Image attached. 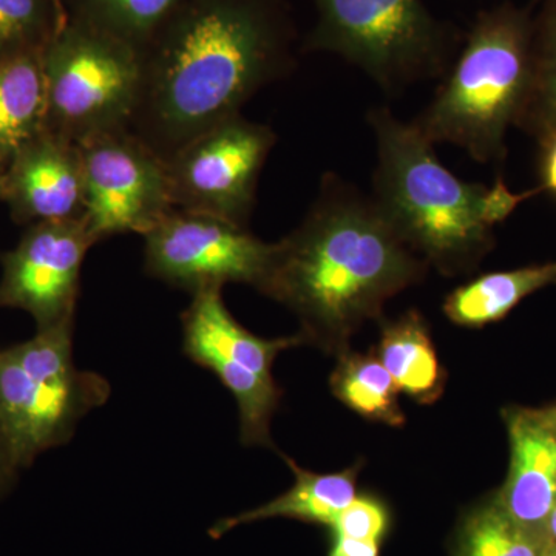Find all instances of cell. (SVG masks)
<instances>
[{
	"instance_id": "ac0fdd59",
	"label": "cell",
	"mask_w": 556,
	"mask_h": 556,
	"mask_svg": "<svg viewBox=\"0 0 556 556\" xmlns=\"http://www.w3.org/2000/svg\"><path fill=\"white\" fill-rule=\"evenodd\" d=\"M42 51L0 60V160L46 129Z\"/></svg>"
},
{
	"instance_id": "7402d4cb",
	"label": "cell",
	"mask_w": 556,
	"mask_h": 556,
	"mask_svg": "<svg viewBox=\"0 0 556 556\" xmlns=\"http://www.w3.org/2000/svg\"><path fill=\"white\" fill-rule=\"evenodd\" d=\"M182 0H78V24L89 25L139 50Z\"/></svg>"
},
{
	"instance_id": "603a6c76",
	"label": "cell",
	"mask_w": 556,
	"mask_h": 556,
	"mask_svg": "<svg viewBox=\"0 0 556 556\" xmlns=\"http://www.w3.org/2000/svg\"><path fill=\"white\" fill-rule=\"evenodd\" d=\"M64 25L65 14L53 0H0V60L42 51L43 31Z\"/></svg>"
},
{
	"instance_id": "4316f807",
	"label": "cell",
	"mask_w": 556,
	"mask_h": 556,
	"mask_svg": "<svg viewBox=\"0 0 556 556\" xmlns=\"http://www.w3.org/2000/svg\"><path fill=\"white\" fill-rule=\"evenodd\" d=\"M329 556H379L378 541H361L353 538L334 536Z\"/></svg>"
},
{
	"instance_id": "1f68e13d",
	"label": "cell",
	"mask_w": 556,
	"mask_h": 556,
	"mask_svg": "<svg viewBox=\"0 0 556 556\" xmlns=\"http://www.w3.org/2000/svg\"><path fill=\"white\" fill-rule=\"evenodd\" d=\"M54 3H56V5L62 10V13H64V9H62V0H54Z\"/></svg>"
},
{
	"instance_id": "5b68a950",
	"label": "cell",
	"mask_w": 556,
	"mask_h": 556,
	"mask_svg": "<svg viewBox=\"0 0 556 556\" xmlns=\"http://www.w3.org/2000/svg\"><path fill=\"white\" fill-rule=\"evenodd\" d=\"M73 331L70 320L0 348V426L21 470L67 444L80 420L112 393L108 379L76 367Z\"/></svg>"
},
{
	"instance_id": "4fadbf2b",
	"label": "cell",
	"mask_w": 556,
	"mask_h": 556,
	"mask_svg": "<svg viewBox=\"0 0 556 556\" xmlns=\"http://www.w3.org/2000/svg\"><path fill=\"white\" fill-rule=\"evenodd\" d=\"M2 201L20 225L83 218L84 166L78 142L43 129L7 163Z\"/></svg>"
},
{
	"instance_id": "3957f363",
	"label": "cell",
	"mask_w": 556,
	"mask_h": 556,
	"mask_svg": "<svg viewBox=\"0 0 556 556\" xmlns=\"http://www.w3.org/2000/svg\"><path fill=\"white\" fill-rule=\"evenodd\" d=\"M378 149L371 199L401 239L442 273L473 268L493 244V226L529 197L467 182L442 166L434 144L388 108L369 110Z\"/></svg>"
},
{
	"instance_id": "7a4b0ae2",
	"label": "cell",
	"mask_w": 556,
	"mask_h": 556,
	"mask_svg": "<svg viewBox=\"0 0 556 556\" xmlns=\"http://www.w3.org/2000/svg\"><path fill=\"white\" fill-rule=\"evenodd\" d=\"M426 270V260L371 197L327 174L306 217L274 243L258 291L299 317L305 343L343 351L358 327Z\"/></svg>"
},
{
	"instance_id": "d4e9b609",
	"label": "cell",
	"mask_w": 556,
	"mask_h": 556,
	"mask_svg": "<svg viewBox=\"0 0 556 556\" xmlns=\"http://www.w3.org/2000/svg\"><path fill=\"white\" fill-rule=\"evenodd\" d=\"M20 471L21 468L17 467L16 460H14L9 441H7L3 428L0 426V500L9 495L11 489L16 484Z\"/></svg>"
},
{
	"instance_id": "4dcf8cb0",
	"label": "cell",
	"mask_w": 556,
	"mask_h": 556,
	"mask_svg": "<svg viewBox=\"0 0 556 556\" xmlns=\"http://www.w3.org/2000/svg\"><path fill=\"white\" fill-rule=\"evenodd\" d=\"M540 556H556V544L548 541L546 547L543 548V552H541Z\"/></svg>"
},
{
	"instance_id": "277c9868",
	"label": "cell",
	"mask_w": 556,
	"mask_h": 556,
	"mask_svg": "<svg viewBox=\"0 0 556 556\" xmlns=\"http://www.w3.org/2000/svg\"><path fill=\"white\" fill-rule=\"evenodd\" d=\"M533 31L530 14L510 3L479 14L433 101L412 121L424 137L479 163L503 161L532 89Z\"/></svg>"
},
{
	"instance_id": "f1b7e54d",
	"label": "cell",
	"mask_w": 556,
	"mask_h": 556,
	"mask_svg": "<svg viewBox=\"0 0 556 556\" xmlns=\"http://www.w3.org/2000/svg\"><path fill=\"white\" fill-rule=\"evenodd\" d=\"M540 413L541 416H543L544 419H546L548 426L554 428V430L556 431V404L551 405V407L540 408Z\"/></svg>"
},
{
	"instance_id": "9c48e42d",
	"label": "cell",
	"mask_w": 556,
	"mask_h": 556,
	"mask_svg": "<svg viewBox=\"0 0 556 556\" xmlns=\"http://www.w3.org/2000/svg\"><path fill=\"white\" fill-rule=\"evenodd\" d=\"M276 139L270 127L241 113L189 139L166 160L175 208L248 228Z\"/></svg>"
},
{
	"instance_id": "83f0119b",
	"label": "cell",
	"mask_w": 556,
	"mask_h": 556,
	"mask_svg": "<svg viewBox=\"0 0 556 556\" xmlns=\"http://www.w3.org/2000/svg\"><path fill=\"white\" fill-rule=\"evenodd\" d=\"M544 532H546L547 540L551 541V543L556 544V507L547 519Z\"/></svg>"
},
{
	"instance_id": "5bb4252c",
	"label": "cell",
	"mask_w": 556,
	"mask_h": 556,
	"mask_svg": "<svg viewBox=\"0 0 556 556\" xmlns=\"http://www.w3.org/2000/svg\"><path fill=\"white\" fill-rule=\"evenodd\" d=\"M507 427L510 468L497 501L519 525L546 535L556 507V431L540 409H511Z\"/></svg>"
},
{
	"instance_id": "8fae6325",
	"label": "cell",
	"mask_w": 556,
	"mask_h": 556,
	"mask_svg": "<svg viewBox=\"0 0 556 556\" xmlns=\"http://www.w3.org/2000/svg\"><path fill=\"white\" fill-rule=\"evenodd\" d=\"M142 239L146 273L192 295L230 283L258 289L274 251L244 226L181 208Z\"/></svg>"
},
{
	"instance_id": "52a82bcc",
	"label": "cell",
	"mask_w": 556,
	"mask_h": 556,
	"mask_svg": "<svg viewBox=\"0 0 556 556\" xmlns=\"http://www.w3.org/2000/svg\"><path fill=\"white\" fill-rule=\"evenodd\" d=\"M314 2L318 20L311 49L339 54L383 90L397 91L445 72L448 33L422 0Z\"/></svg>"
},
{
	"instance_id": "e0dca14e",
	"label": "cell",
	"mask_w": 556,
	"mask_h": 556,
	"mask_svg": "<svg viewBox=\"0 0 556 556\" xmlns=\"http://www.w3.org/2000/svg\"><path fill=\"white\" fill-rule=\"evenodd\" d=\"M555 283L556 262L485 274L448 294L444 313L459 327H485L503 320L533 292Z\"/></svg>"
},
{
	"instance_id": "d6986e66",
	"label": "cell",
	"mask_w": 556,
	"mask_h": 556,
	"mask_svg": "<svg viewBox=\"0 0 556 556\" xmlns=\"http://www.w3.org/2000/svg\"><path fill=\"white\" fill-rule=\"evenodd\" d=\"M329 383L332 394L358 416L386 426H404L401 391L379 357L342 353Z\"/></svg>"
},
{
	"instance_id": "8992f818",
	"label": "cell",
	"mask_w": 556,
	"mask_h": 556,
	"mask_svg": "<svg viewBox=\"0 0 556 556\" xmlns=\"http://www.w3.org/2000/svg\"><path fill=\"white\" fill-rule=\"evenodd\" d=\"M46 129L75 142L129 129L137 105L139 53L89 25L65 22L42 50Z\"/></svg>"
},
{
	"instance_id": "30bf717a",
	"label": "cell",
	"mask_w": 556,
	"mask_h": 556,
	"mask_svg": "<svg viewBox=\"0 0 556 556\" xmlns=\"http://www.w3.org/2000/svg\"><path fill=\"white\" fill-rule=\"evenodd\" d=\"M84 215L94 243L124 233L144 237L174 211L166 161L129 129L79 142Z\"/></svg>"
},
{
	"instance_id": "2e32d148",
	"label": "cell",
	"mask_w": 556,
	"mask_h": 556,
	"mask_svg": "<svg viewBox=\"0 0 556 556\" xmlns=\"http://www.w3.org/2000/svg\"><path fill=\"white\" fill-rule=\"evenodd\" d=\"M378 351L379 361L401 393L424 405L442 396L445 371L439 364L426 321L417 311H408L383 325Z\"/></svg>"
},
{
	"instance_id": "44dd1931",
	"label": "cell",
	"mask_w": 556,
	"mask_h": 556,
	"mask_svg": "<svg viewBox=\"0 0 556 556\" xmlns=\"http://www.w3.org/2000/svg\"><path fill=\"white\" fill-rule=\"evenodd\" d=\"M547 543L546 535L515 521L496 497L468 519L459 556H540Z\"/></svg>"
},
{
	"instance_id": "ba28073f",
	"label": "cell",
	"mask_w": 556,
	"mask_h": 556,
	"mask_svg": "<svg viewBox=\"0 0 556 556\" xmlns=\"http://www.w3.org/2000/svg\"><path fill=\"white\" fill-rule=\"evenodd\" d=\"M181 325L186 356L214 372L236 399L241 442L274 448L270 424L281 390L274 379L273 365L281 351L305 345V340L300 334L258 338L229 313L223 289L192 295L182 311Z\"/></svg>"
},
{
	"instance_id": "cb8c5ba5",
	"label": "cell",
	"mask_w": 556,
	"mask_h": 556,
	"mask_svg": "<svg viewBox=\"0 0 556 556\" xmlns=\"http://www.w3.org/2000/svg\"><path fill=\"white\" fill-rule=\"evenodd\" d=\"M387 511L375 497L356 496L332 522L334 536L361 541H380L387 529Z\"/></svg>"
},
{
	"instance_id": "f546056e",
	"label": "cell",
	"mask_w": 556,
	"mask_h": 556,
	"mask_svg": "<svg viewBox=\"0 0 556 556\" xmlns=\"http://www.w3.org/2000/svg\"><path fill=\"white\" fill-rule=\"evenodd\" d=\"M5 169H7L5 161L0 160V200H2L3 178H5Z\"/></svg>"
},
{
	"instance_id": "9a60e30c",
	"label": "cell",
	"mask_w": 556,
	"mask_h": 556,
	"mask_svg": "<svg viewBox=\"0 0 556 556\" xmlns=\"http://www.w3.org/2000/svg\"><path fill=\"white\" fill-rule=\"evenodd\" d=\"M294 473V484L283 495L236 517L223 518L208 529V536L218 540L236 527L270 518L298 519L314 525L331 526L343 508L356 497L357 468L340 473H314L288 459Z\"/></svg>"
},
{
	"instance_id": "ffe728a7",
	"label": "cell",
	"mask_w": 556,
	"mask_h": 556,
	"mask_svg": "<svg viewBox=\"0 0 556 556\" xmlns=\"http://www.w3.org/2000/svg\"><path fill=\"white\" fill-rule=\"evenodd\" d=\"M533 27L532 89L518 126L541 141L556 131V0H544Z\"/></svg>"
},
{
	"instance_id": "7c38bea8",
	"label": "cell",
	"mask_w": 556,
	"mask_h": 556,
	"mask_svg": "<svg viewBox=\"0 0 556 556\" xmlns=\"http://www.w3.org/2000/svg\"><path fill=\"white\" fill-rule=\"evenodd\" d=\"M94 244L83 218L28 226L16 248L0 255V308L25 311L36 329L75 320L80 269Z\"/></svg>"
},
{
	"instance_id": "484cf974",
	"label": "cell",
	"mask_w": 556,
	"mask_h": 556,
	"mask_svg": "<svg viewBox=\"0 0 556 556\" xmlns=\"http://www.w3.org/2000/svg\"><path fill=\"white\" fill-rule=\"evenodd\" d=\"M543 153H541V188L556 195V131L541 139Z\"/></svg>"
},
{
	"instance_id": "6da1fadb",
	"label": "cell",
	"mask_w": 556,
	"mask_h": 556,
	"mask_svg": "<svg viewBox=\"0 0 556 556\" xmlns=\"http://www.w3.org/2000/svg\"><path fill=\"white\" fill-rule=\"evenodd\" d=\"M138 53L129 130L164 161L289 72L287 35L268 0H182Z\"/></svg>"
}]
</instances>
